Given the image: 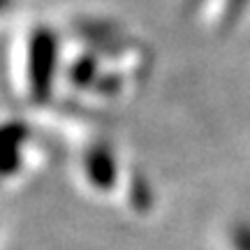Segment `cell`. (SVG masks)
Masks as SVG:
<instances>
[{
    "instance_id": "obj_1",
    "label": "cell",
    "mask_w": 250,
    "mask_h": 250,
    "mask_svg": "<svg viewBox=\"0 0 250 250\" xmlns=\"http://www.w3.org/2000/svg\"><path fill=\"white\" fill-rule=\"evenodd\" d=\"M236 250H250V227H239L232 236Z\"/></svg>"
},
{
    "instance_id": "obj_2",
    "label": "cell",
    "mask_w": 250,
    "mask_h": 250,
    "mask_svg": "<svg viewBox=\"0 0 250 250\" xmlns=\"http://www.w3.org/2000/svg\"><path fill=\"white\" fill-rule=\"evenodd\" d=\"M0 7H2V0H0Z\"/></svg>"
}]
</instances>
